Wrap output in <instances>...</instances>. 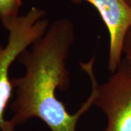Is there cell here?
Masks as SVG:
<instances>
[{"label": "cell", "mask_w": 131, "mask_h": 131, "mask_svg": "<svg viewBox=\"0 0 131 131\" xmlns=\"http://www.w3.org/2000/svg\"><path fill=\"white\" fill-rule=\"evenodd\" d=\"M75 5L85 2L98 11L109 35L108 69L114 73L122 61V47L131 27V7L125 0H70Z\"/></svg>", "instance_id": "277c9868"}, {"label": "cell", "mask_w": 131, "mask_h": 131, "mask_svg": "<svg viewBox=\"0 0 131 131\" xmlns=\"http://www.w3.org/2000/svg\"><path fill=\"white\" fill-rule=\"evenodd\" d=\"M74 39L71 20L58 19L19 56L25 73L11 80L15 98L9 106L13 113L9 120L15 126L37 117L51 131H77L81 117L94 106V92L91 90L89 98L73 114L56 95L57 90L63 91L69 87L66 61Z\"/></svg>", "instance_id": "6da1fadb"}, {"label": "cell", "mask_w": 131, "mask_h": 131, "mask_svg": "<svg viewBox=\"0 0 131 131\" xmlns=\"http://www.w3.org/2000/svg\"><path fill=\"white\" fill-rule=\"evenodd\" d=\"M125 1L127 2V4L131 7V0H125Z\"/></svg>", "instance_id": "52a82bcc"}, {"label": "cell", "mask_w": 131, "mask_h": 131, "mask_svg": "<svg viewBox=\"0 0 131 131\" xmlns=\"http://www.w3.org/2000/svg\"><path fill=\"white\" fill-rule=\"evenodd\" d=\"M122 62L131 74V27L127 34L122 47Z\"/></svg>", "instance_id": "8992f818"}, {"label": "cell", "mask_w": 131, "mask_h": 131, "mask_svg": "<svg viewBox=\"0 0 131 131\" xmlns=\"http://www.w3.org/2000/svg\"><path fill=\"white\" fill-rule=\"evenodd\" d=\"M45 11L32 7L6 27L9 31L7 43L0 45V130L14 131L15 125L5 118V112L13 95V87L9 77L10 66L23 52L42 37L50 23L45 18Z\"/></svg>", "instance_id": "7a4b0ae2"}, {"label": "cell", "mask_w": 131, "mask_h": 131, "mask_svg": "<svg viewBox=\"0 0 131 131\" xmlns=\"http://www.w3.org/2000/svg\"><path fill=\"white\" fill-rule=\"evenodd\" d=\"M95 57L80 63L89 77L94 92V106L106 115L107 125L103 131H131V74L122 62L108 80L99 84L94 73Z\"/></svg>", "instance_id": "3957f363"}, {"label": "cell", "mask_w": 131, "mask_h": 131, "mask_svg": "<svg viewBox=\"0 0 131 131\" xmlns=\"http://www.w3.org/2000/svg\"><path fill=\"white\" fill-rule=\"evenodd\" d=\"M22 0H0V21L6 28L18 17Z\"/></svg>", "instance_id": "5b68a950"}]
</instances>
